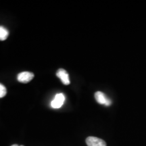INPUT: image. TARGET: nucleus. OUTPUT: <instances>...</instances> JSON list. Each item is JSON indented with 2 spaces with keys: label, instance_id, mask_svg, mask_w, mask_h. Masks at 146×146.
<instances>
[{
  "label": "nucleus",
  "instance_id": "obj_1",
  "mask_svg": "<svg viewBox=\"0 0 146 146\" xmlns=\"http://www.w3.org/2000/svg\"><path fill=\"white\" fill-rule=\"evenodd\" d=\"M65 102V96L62 93L58 94L54 97V100L51 102V106L54 109L60 108L62 106Z\"/></svg>",
  "mask_w": 146,
  "mask_h": 146
},
{
  "label": "nucleus",
  "instance_id": "obj_4",
  "mask_svg": "<svg viewBox=\"0 0 146 146\" xmlns=\"http://www.w3.org/2000/svg\"><path fill=\"white\" fill-rule=\"evenodd\" d=\"M86 143L88 146H106V143L103 139L96 137H88Z\"/></svg>",
  "mask_w": 146,
  "mask_h": 146
},
{
  "label": "nucleus",
  "instance_id": "obj_2",
  "mask_svg": "<svg viewBox=\"0 0 146 146\" xmlns=\"http://www.w3.org/2000/svg\"><path fill=\"white\" fill-rule=\"evenodd\" d=\"M95 98L98 104L102 105H105L106 106H109L112 104V101L108 98L106 95L101 91H98L95 94Z\"/></svg>",
  "mask_w": 146,
  "mask_h": 146
},
{
  "label": "nucleus",
  "instance_id": "obj_5",
  "mask_svg": "<svg viewBox=\"0 0 146 146\" xmlns=\"http://www.w3.org/2000/svg\"><path fill=\"white\" fill-rule=\"evenodd\" d=\"M56 76H57L58 78H60V79L61 80V81L62 82L64 85H68L70 84V79H69L68 73L67 72L66 70H65L64 69L60 68L59 70L57 71Z\"/></svg>",
  "mask_w": 146,
  "mask_h": 146
},
{
  "label": "nucleus",
  "instance_id": "obj_8",
  "mask_svg": "<svg viewBox=\"0 0 146 146\" xmlns=\"http://www.w3.org/2000/svg\"><path fill=\"white\" fill-rule=\"evenodd\" d=\"M11 146H24V145H17V144H14V145H12Z\"/></svg>",
  "mask_w": 146,
  "mask_h": 146
},
{
  "label": "nucleus",
  "instance_id": "obj_3",
  "mask_svg": "<svg viewBox=\"0 0 146 146\" xmlns=\"http://www.w3.org/2000/svg\"><path fill=\"white\" fill-rule=\"evenodd\" d=\"M34 78V74L30 72H23L18 74L17 79L20 83H28Z\"/></svg>",
  "mask_w": 146,
  "mask_h": 146
},
{
  "label": "nucleus",
  "instance_id": "obj_7",
  "mask_svg": "<svg viewBox=\"0 0 146 146\" xmlns=\"http://www.w3.org/2000/svg\"><path fill=\"white\" fill-rule=\"evenodd\" d=\"M7 93L6 88L4 85H3L2 84L0 83V98H2L3 97L5 96Z\"/></svg>",
  "mask_w": 146,
  "mask_h": 146
},
{
  "label": "nucleus",
  "instance_id": "obj_6",
  "mask_svg": "<svg viewBox=\"0 0 146 146\" xmlns=\"http://www.w3.org/2000/svg\"><path fill=\"white\" fill-rule=\"evenodd\" d=\"M9 32L5 27L0 26V41H4L8 38Z\"/></svg>",
  "mask_w": 146,
  "mask_h": 146
}]
</instances>
